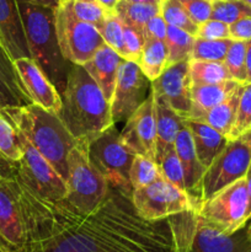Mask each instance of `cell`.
<instances>
[{
  "label": "cell",
  "instance_id": "obj_8",
  "mask_svg": "<svg viewBox=\"0 0 251 252\" xmlns=\"http://www.w3.org/2000/svg\"><path fill=\"white\" fill-rule=\"evenodd\" d=\"M196 213L206 223L224 234H233L245 228L246 223L251 220L245 177L202 202Z\"/></svg>",
  "mask_w": 251,
  "mask_h": 252
},
{
  "label": "cell",
  "instance_id": "obj_9",
  "mask_svg": "<svg viewBox=\"0 0 251 252\" xmlns=\"http://www.w3.org/2000/svg\"><path fill=\"white\" fill-rule=\"evenodd\" d=\"M54 11L57 37L64 58L71 64L84 65L106 44L100 31L94 25L74 17L63 0Z\"/></svg>",
  "mask_w": 251,
  "mask_h": 252
},
{
  "label": "cell",
  "instance_id": "obj_52",
  "mask_svg": "<svg viewBox=\"0 0 251 252\" xmlns=\"http://www.w3.org/2000/svg\"><path fill=\"white\" fill-rule=\"evenodd\" d=\"M0 107H7L6 100H5V98L2 97L1 94H0Z\"/></svg>",
  "mask_w": 251,
  "mask_h": 252
},
{
  "label": "cell",
  "instance_id": "obj_20",
  "mask_svg": "<svg viewBox=\"0 0 251 252\" xmlns=\"http://www.w3.org/2000/svg\"><path fill=\"white\" fill-rule=\"evenodd\" d=\"M123 59L125 58L120 53L105 44L94 54L90 61L86 62L83 65L90 74L91 78L100 86L103 95L110 103L112 100L113 91H115L118 69Z\"/></svg>",
  "mask_w": 251,
  "mask_h": 252
},
{
  "label": "cell",
  "instance_id": "obj_54",
  "mask_svg": "<svg viewBox=\"0 0 251 252\" xmlns=\"http://www.w3.org/2000/svg\"><path fill=\"white\" fill-rule=\"evenodd\" d=\"M243 1H244V2H246V4L250 5V6H251V0H243Z\"/></svg>",
  "mask_w": 251,
  "mask_h": 252
},
{
  "label": "cell",
  "instance_id": "obj_43",
  "mask_svg": "<svg viewBox=\"0 0 251 252\" xmlns=\"http://www.w3.org/2000/svg\"><path fill=\"white\" fill-rule=\"evenodd\" d=\"M167 32V24L161 16V14L155 15L143 27V36L144 39H159L165 41Z\"/></svg>",
  "mask_w": 251,
  "mask_h": 252
},
{
  "label": "cell",
  "instance_id": "obj_40",
  "mask_svg": "<svg viewBox=\"0 0 251 252\" xmlns=\"http://www.w3.org/2000/svg\"><path fill=\"white\" fill-rule=\"evenodd\" d=\"M144 42L145 39L142 31L123 22V43H125L123 58L138 63L144 47Z\"/></svg>",
  "mask_w": 251,
  "mask_h": 252
},
{
  "label": "cell",
  "instance_id": "obj_16",
  "mask_svg": "<svg viewBox=\"0 0 251 252\" xmlns=\"http://www.w3.org/2000/svg\"><path fill=\"white\" fill-rule=\"evenodd\" d=\"M191 90L188 61L169 65L159 78L152 81V91L154 95L166 101L170 107L185 120L191 112Z\"/></svg>",
  "mask_w": 251,
  "mask_h": 252
},
{
  "label": "cell",
  "instance_id": "obj_23",
  "mask_svg": "<svg viewBox=\"0 0 251 252\" xmlns=\"http://www.w3.org/2000/svg\"><path fill=\"white\" fill-rule=\"evenodd\" d=\"M154 94V93H153ZM157 122V162L167 149L174 147L177 134L185 126V118L170 107L169 103L154 95Z\"/></svg>",
  "mask_w": 251,
  "mask_h": 252
},
{
  "label": "cell",
  "instance_id": "obj_28",
  "mask_svg": "<svg viewBox=\"0 0 251 252\" xmlns=\"http://www.w3.org/2000/svg\"><path fill=\"white\" fill-rule=\"evenodd\" d=\"M192 85H209L231 79L224 62L188 61Z\"/></svg>",
  "mask_w": 251,
  "mask_h": 252
},
{
  "label": "cell",
  "instance_id": "obj_46",
  "mask_svg": "<svg viewBox=\"0 0 251 252\" xmlns=\"http://www.w3.org/2000/svg\"><path fill=\"white\" fill-rule=\"evenodd\" d=\"M246 180V189H248V198H249V217L251 219V165L249 166L248 172L245 175Z\"/></svg>",
  "mask_w": 251,
  "mask_h": 252
},
{
  "label": "cell",
  "instance_id": "obj_6",
  "mask_svg": "<svg viewBox=\"0 0 251 252\" xmlns=\"http://www.w3.org/2000/svg\"><path fill=\"white\" fill-rule=\"evenodd\" d=\"M176 224L180 252H251L248 228L224 234L194 211L177 214Z\"/></svg>",
  "mask_w": 251,
  "mask_h": 252
},
{
  "label": "cell",
  "instance_id": "obj_30",
  "mask_svg": "<svg viewBox=\"0 0 251 252\" xmlns=\"http://www.w3.org/2000/svg\"><path fill=\"white\" fill-rule=\"evenodd\" d=\"M116 12L123 22L143 32V27L145 26V24L155 15L160 14V5L120 0L116 6Z\"/></svg>",
  "mask_w": 251,
  "mask_h": 252
},
{
  "label": "cell",
  "instance_id": "obj_10",
  "mask_svg": "<svg viewBox=\"0 0 251 252\" xmlns=\"http://www.w3.org/2000/svg\"><path fill=\"white\" fill-rule=\"evenodd\" d=\"M132 202L138 216L145 220H161L193 211L186 192L162 176L147 186L133 189Z\"/></svg>",
  "mask_w": 251,
  "mask_h": 252
},
{
  "label": "cell",
  "instance_id": "obj_50",
  "mask_svg": "<svg viewBox=\"0 0 251 252\" xmlns=\"http://www.w3.org/2000/svg\"><path fill=\"white\" fill-rule=\"evenodd\" d=\"M123 1H129V2H144V4H157L160 5L161 0H123Z\"/></svg>",
  "mask_w": 251,
  "mask_h": 252
},
{
  "label": "cell",
  "instance_id": "obj_2",
  "mask_svg": "<svg viewBox=\"0 0 251 252\" xmlns=\"http://www.w3.org/2000/svg\"><path fill=\"white\" fill-rule=\"evenodd\" d=\"M61 96L62 107L57 115L78 142L90 144L115 125L111 103L83 65H71Z\"/></svg>",
  "mask_w": 251,
  "mask_h": 252
},
{
  "label": "cell",
  "instance_id": "obj_17",
  "mask_svg": "<svg viewBox=\"0 0 251 252\" xmlns=\"http://www.w3.org/2000/svg\"><path fill=\"white\" fill-rule=\"evenodd\" d=\"M12 63L31 102L49 112L58 113L62 107V96L41 66L31 57L17 58Z\"/></svg>",
  "mask_w": 251,
  "mask_h": 252
},
{
  "label": "cell",
  "instance_id": "obj_7",
  "mask_svg": "<svg viewBox=\"0 0 251 252\" xmlns=\"http://www.w3.org/2000/svg\"><path fill=\"white\" fill-rule=\"evenodd\" d=\"M89 154L111 187L132 196L129 170L134 154L121 142L120 132L115 125L89 144Z\"/></svg>",
  "mask_w": 251,
  "mask_h": 252
},
{
  "label": "cell",
  "instance_id": "obj_5",
  "mask_svg": "<svg viewBox=\"0 0 251 252\" xmlns=\"http://www.w3.org/2000/svg\"><path fill=\"white\" fill-rule=\"evenodd\" d=\"M68 176L64 199L81 212L95 209L106 197L110 185L90 159L89 143L78 142L66 158Z\"/></svg>",
  "mask_w": 251,
  "mask_h": 252
},
{
  "label": "cell",
  "instance_id": "obj_3",
  "mask_svg": "<svg viewBox=\"0 0 251 252\" xmlns=\"http://www.w3.org/2000/svg\"><path fill=\"white\" fill-rule=\"evenodd\" d=\"M26 37L30 57L63 94L73 64L64 58L56 32V9L41 6L27 0H16Z\"/></svg>",
  "mask_w": 251,
  "mask_h": 252
},
{
  "label": "cell",
  "instance_id": "obj_39",
  "mask_svg": "<svg viewBox=\"0 0 251 252\" xmlns=\"http://www.w3.org/2000/svg\"><path fill=\"white\" fill-rule=\"evenodd\" d=\"M251 127V81L245 84L239 100L235 125L231 129L229 140L240 138Z\"/></svg>",
  "mask_w": 251,
  "mask_h": 252
},
{
  "label": "cell",
  "instance_id": "obj_4",
  "mask_svg": "<svg viewBox=\"0 0 251 252\" xmlns=\"http://www.w3.org/2000/svg\"><path fill=\"white\" fill-rule=\"evenodd\" d=\"M17 129L51 162L58 174L66 180V158L78 144L57 113L49 112L34 103L2 107Z\"/></svg>",
  "mask_w": 251,
  "mask_h": 252
},
{
  "label": "cell",
  "instance_id": "obj_1",
  "mask_svg": "<svg viewBox=\"0 0 251 252\" xmlns=\"http://www.w3.org/2000/svg\"><path fill=\"white\" fill-rule=\"evenodd\" d=\"M26 226L19 252H180L176 216L145 220L132 196L108 187L103 201L81 212L68 201L38 196L15 175Z\"/></svg>",
  "mask_w": 251,
  "mask_h": 252
},
{
  "label": "cell",
  "instance_id": "obj_18",
  "mask_svg": "<svg viewBox=\"0 0 251 252\" xmlns=\"http://www.w3.org/2000/svg\"><path fill=\"white\" fill-rule=\"evenodd\" d=\"M174 147L177 155H179L182 170H184L186 193L189 197L193 211L196 212L202 204V201H203L202 181H203V176L206 174L207 167H204L201 164L198 157H197L193 139H192L191 132H189L186 123L177 134Z\"/></svg>",
  "mask_w": 251,
  "mask_h": 252
},
{
  "label": "cell",
  "instance_id": "obj_31",
  "mask_svg": "<svg viewBox=\"0 0 251 252\" xmlns=\"http://www.w3.org/2000/svg\"><path fill=\"white\" fill-rule=\"evenodd\" d=\"M234 39H204L194 37L189 59L193 61L224 62Z\"/></svg>",
  "mask_w": 251,
  "mask_h": 252
},
{
  "label": "cell",
  "instance_id": "obj_38",
  "mask_svg": "<svg viewBox=\"0 0 251 252\" xmlns=\"http://www.w3.org/2000/svg\"><path fill=\"white\" fill-rule=\"evenodd\" d=\"M157 165L160 167L161 176L172 185L179 187L180 189L186 192L184 180V170H182L181 162H180L179 155H177L175 147L167 149L157 160Z\"/></svg>",
  "mask_w": 251,
  "mask_h": 252
},
{
  "label": "cell",
  "instance_id": "obj_36",
  "mask_svg": "<svg viewBox=\"0 0 251 252\" xmlns=\"http://www.w3.org/2000/svg\"><path fill=\"white\" fill-rule=\"evenodd\" d=\"M226 69L231 79L245 85L248 83V69H246V42L233 41L224 59Z\"/></svg>",
  "mask_w": 251,
  "mask_h": 252
},
{
  "label": "cell",
  "instance_id": "obj_42",
  "mask_svg": "<svg viewBox=\"0 0 251 252\" xmlns=\"http://www.w3.org/2000/svg\"><path fill=\"white\" fill-rule=\"evenodd\" d=\"M197 25H201L211 19L212 1L211 0H179Z\"/></svg>",
  "mask_w": 251,
  "mask_h": 252
},
{
  "label": "cell",
  "instance_id": "obj_33",
  "mask_svg": "<svg viewBox=\"0 0 251 252\" xmlns=\"http://www.w3.org/2000/svg\"><path fill=\"white\" fill-rule=\"evenodd\" d=\"M74 17L100 30L107 15V10L97 0H63Z\"/></svg>",
  "mask_w": 251,
  "mask_h": 252
},
{
  "label": "cell",
  "instance_id": "obj_34",
  "mask_svg": "<svg viewBox=\"0 0 251 252\" xmlns=\"http://www.w3.org/2000/svg\"><path fill=\"white\" fill-rule=\"evenodd\" d=\"M160 14L164 17L167 25L179 27L189 34L196 37L198 25L189 17L185 7L179 0H161L160 2Z\"/></svg>",
  "mask_w": 251,
  "mask_h": 252
},
{
  "label": "cell",
  "instance_id": "obj_53",
  "mask_svg": "<svg viewBox=\"0 0 251 252\" xmlns=\"http://www.w3.org/2000/svg\"><path fill=\"white\" fill-rule=\"evenodd\" d=\"M248 236H249V239H250V241H251V224L248 226Z\"/></svg>",
  "mask_w": 251,
  "mask_h": 252
},
{
  "label": "cell",
  "instance_id": "obj_15",
  "mask_svg": "<svg viewBox=\"0 0 251 252\" xmlns=\"http://www.w3.org/2000/svg\"><path fill=\"white\" fill-rule=\"evenodd\" d=\"M120 138L134 155H145L157 161V122L153 91L126 121L125 128L120 132Z\"/></svg>",
  "mask_w": 251,
  "mask_h": 252
},
{
  "label": "cell",
  "instance_id": "obj_47",
  "mask_svg": "<svg viewBox=\"0 0 251 252\" xmlns=\"http://www.w3.org/2000/svg\"><path fill=\"white\" fill-rule=\"evenodd\" d=\"M246 69H248V83H250L251 81V39L246 42Z\"/></svg>",
  "mask_w": 251,
  "mask_h": 252
},
{
  "label": "cell",
  "instance_id": "obj_49",
  "mask_svg": "<svg viewBox=\"0 0 251 252\" xmlns=\"http://www.w3.org/2000/svg\"><path fill=\"white\" fill-rule=\"evenodd\" d=\"M0 252H15L9 244L5 243L1 236H0Z\"/></svg>",
  "mask_w": 251,
  "mask_h": 252
},
{
  "label": "cell",
  "instance_id": "obj_11",
  "mask_svg": "<svg viewBox=\"0 0 251 252\" xmlns=\"http://www.w3.org/2000/svg\"><path fill=\"white\" fill-rule=\"evenodd\" d=\"M19 130V129H17ZM20 133L24 157L15 162L14 172L38 196L47 199H62L66 193V182L51 162Z\"/></svg>",
  "mask_w": 251,
  "mask_h": 252
},
{
  "label": "cell",
  "instance_id": "obj_41",
  "mask_svg": "<svg viewBox=\"0 0 251 252\" xmlns=\"http://www.w3.org/2000/svg\"><path fill=\"white\" fill-rule=\"evenodd\" d=\"M196 37L204 39H225L230 38L229 25L219 20L209 19L203 24L198 25Z\"/></svg>",
  "mask_w": 251,
  "mask_h": 252
},
{
  "label": "cell",
  "instance_id": "obj_35",
  "mask_svg": "<svg viewBox=\"0 0 251 252\" xmlns=\"http://www.w3.org/2000/svg\"><path fill=\"white\" fill-rule=\"evenodd\" d=\"M251 17V6L243 0H214L211 19L231 25L243 17Z\"/></svg>",
  "mask_w": 251,
  "mask_h": 252
},
{
  "label": "cell",
  "instance_id": "obj_55",
  "mask_svg": "<svg viewBox=\"0 0 251 252\" xmlns=\"http://www.w3.org/2000/svg\"><path fill=\"white\" fill-rule=\"evenodd\" d=\"M211 1H214V0H211Z\"/></svg>",
  "mask_w": 251,
  "mask_h": 252
},
{
  "label": "cell",
  "instance_id": "obj_45",
  "mask_svg": "<svg viewBox=\"0 0 251 252\" xmlns=\"http://www.w3.org/2000/svg\"><path fill=\"white\" fill-rule=\"evenodd\" d=\"M27 1L41 5V6L51 7V9H57L62 4V0H27Z\"/></svg>",
  "mask_w": 251,
  "mask_h": 252
},
{
  "label": "cell",
  "instance_id": "obj_27",
  "mask_svg": "<svg viewBox=\"0 0 251 252\" xmlns=\"http://www.w3.org/2000/svg\"><path fill=\"white\" fill-rule=\"evenodd\" d=\"M0 157L10 162H19L24 157L19 130L2 107H0Z\"/></svg>",
  "mask_w": 251,
  "mask_h": 252
},
{
  "label": "cell",
  "instance_id": "obj_44",
  "mask_svg": "<svg viewBox=\"0 0 251 252\" xmlns=\"http://www.w3.org/2000/svg\"><path fill=\"white\" fill-rule=\"evenodd\" d=\"M230 38L234 41H250L251 39V17H243L234 24L229 25Z\"/></svg>",
  "mask_w": 251,
  "mask_h": 252
},
{
  "label": "cell",
  "instance_id": "obj_12",
  "mask_svg": "<svg viewBox=\"0 0 251 252\" xmlns=\"http://www.w3.org/2000/svg\"><path fill=\"white\" fill-rule=\"evenodd\" d=\"M251 165V143L243 138L231 139L206 170L202 181L203 201L212 198L229 185L244 179Z\"/></svg>",
  "mask_w": 251,
  "mask_h": 252
},
{
  "label": "cell",
  "instance_id": "obj_32",
  "mask_svg": "<svg viewBox=\"0 0 251 252\" xmlns=\"http://www.w3.org/2000/svg\"><path fill=\"white\" fill-rule=\"evenodd\" d=\"M159 177H161V172L155 160L145 155H134L129 170V180L133 189L147 186Z\"/></svg>",
  "mask_w": 251,
  "mask_h": 252
},
{
  "label": "cell",
  "instance_id": "obj_19",
  "mask_svg": "<svg viewBox=\"0 0 251 252\" xmlns=\"http://www.w3.org/2000/svg\"><path fill=\"white\" fill-rule=\"evenodd\" d=\"M0 44L11 61L30 57L16 0H0Z\"/></svg>",
  "mask_w": 251,
  "mask_h": 252
},
{
  "label": "cell",
  "instance_id": "obj_51",
  "mask_svg": "<svg viewBox=\"0 0 251 252\" xmlns=\"http://www.w3.org/2000/svg\"><path fill=\"white\" fill-rule=\"evenodd\" d=\"M240 138H243V139H245L246 142H249V143H251V127L249 128L248 130H246L245 133H244L243 135H241Z\"/></svg>",
  "mask_w": 251,
  "mask_h": 252
},
{
  "label": "cell",
  "instance_id": "obj_48",
  "mask_svg": "<svg viewBox=\"0 0 251 252\" xmlns=\"http://www.w3.org/2000/svg\"><path fill=\"white\" fill-rule=\"evenodd\" d=\"M107 11H116V6H117L120 0H97Z\"/></svg>",
  "mask_w": 251,
  "mask_h": 252
},
{
  "label": "cell",
  "instance_id": "obj_22",
  "mask_svg": "<svg viewBox=\"0 0 251 252\" xmlns=\"http://www.w3.org/2000/svg\"><path fill=\"white\" fill-rule=\"evenodd\" d=\"M238 81L229 79L209 85H192L191 90V112L186 120H196L214 106L219 105L230 97L234 91L240 86Z\"/></svg>",
  "mask_w": 251,
  "mask_h": 252
},
{
  "label": "cell",
  "instance_id": "obj_26",
  "mask_svg": "<svg viewBox=\"0 0 251 252\" xmlns=\"http://www.w3.org/2000/svg\"><path fill=\"white\" fill-rule=\"evenodd\" d=\"M138 64L150 81L159 78L167 64V48L165 41L145 39Z\"/></svg>",
  "mask_w": 251,
  "mask_h": 252
},
{
  "label": "cell",
  "instance_id": "obj_21",
  "mask_svg": "<svg viewBox=\"0 0 251 252\" xmlns=\"http://www.w3.org/2000/svg\"><path fill=\"white\" fill-rule=\"evenodd\" d=\"M185 123L191 132L194 149L199 161L208 169L212 162L225 148L229 142L225 135L217 132L211 126L193 120H185Z\"/></svg>",
  "mask_w": 251,
  "mask_h": 252
},
{
  "label": "cell",
  "instance_id": "obj_14",
  "mask_svg": "<svg viewBox=\"0 0 251 252\" xmlns=\"http://www.w3.org/2000/svg\"><path fill=\"white\" fill-rule=\"evenodd\" d=\"M0 236L15 252L24 248L26 226L14 169L9 175L0 172Z\"/></svg>",
  "mask_w": 251,
  "mask_h": 252
},
{
  "label": "cell",
  "instance_id": "obj_37",
  "mask_svg": "<svg viewBox=\"0 0 251 252\" xmlns=\"http://www.w3.org/2000/svg\"><path fill=\"white\" fill-rule=\"evenodd\" d=\"M100 33L107 46L115 49L123 57L125 54V43H123V21L116 11H108L102 26L100 27Z\"/></svg>",
  "mask_w": 251,
  "mask_h": 252
},
{
  "label": "cell",
  "instance_id": "obj_29",
  "mask_svg": "<svg viewBox=\"0 0 251 252\" xmlns=\"http://www.w3.org/2000/svg\"><path fill=\"white\" fill-rule=\"evenodd\" d=\"M194 36L189 34L188 32L184 31L179 27L167 25V32L166 37H165V44L167 48L166 68L175 63L189 61Z\"/></svg>",
  "mask_w": 251,
  "mask_h": 252
},
{
  "label": "cell",
  "instance_id": "obj_13",
  "mask_svg": "<svg viewBox=\"0 0 251 252\" xmlns=\"http://www.w3.org/2000/svg\"><path fill=\"white\" fill-rule=\"evenodd\" d=\"M152 93V81L137 62L123 59L111 100L113 122H126Z\"/></svg>",
  "mask_w": 251,
  "mask_h": 252
},
{
  "label": "cell",
  "instance_id": "obj_25",
  "mask_svg": "<svg viewBox=\"0 0 251 252\" xmlns=\"http://www.w3.org/2000/svg\"><path fill=\"white\" fill-rule=\"evenodd\" d=\"M244 84H241L230 97L226 98L219 105L214 106L213 108L204 112L203 115L199 116L198 118L193 121H198V122H203L206 125L211 126L212 128L219 132L220 134L225 135L229 139L231 129H233L234 125L236 121V115H238V107H239V100H240L241 91H243Z\"/></svg>",
  "mask_w": 251,
  "mask_h": 252
},
{
  "label": "cell",
  "instance_id": "obj_24",
  "mask_svg": "<svg viewBox=\"0 0 251 252\" xmlns=\"http://www.w3.org/2000/svg\"><path fill=\"white\" fill-rule=\"evenodd\" d=\"M0 94L6 100L7 107L30 105L27 96L11 58L0 44Z\"/></svg>",
  "mask_w": 251,
  "mask_h": 252
}]
</instances>
